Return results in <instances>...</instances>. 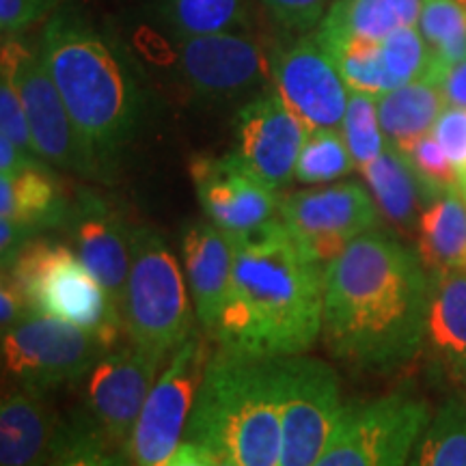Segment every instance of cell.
<instances>
[{
  "label": "cell",
  "mask_w": 466,
  "mask_h": 466,
  "mask_svg": "<svg viewBox=\"0 0 466 466\" xmlns=\"http://www.w3.org/2000/svg\"><path fill=\"white\" fill-rule=\"evenodd\" d=\"M432 279L417 250L371 229L326 266L322 335L335 359L393 370L423 346Z\"/></svg>",
  "instance_id": "1"
},
{
  "label": "cell",
  "mask_w": 466,
  "mask_h": 466,
  "mask_svg": "<svg viewBox=\"0 0 466 466\" xmlns=\"http://www.w3.org/2000/svg\"><path fill=\"white\" fill-rule=\"evenodd\" d=\"M233 244L231 288L212 329L220 350L258 360L307 352L322 333L326 268L296 244L281 218Z\"/></svg>",
  "instance_id": "2"
},
{
  "label": "cell",
  "mask_w": 466,
  "mask_h": 466,
  "mask_svg": "<svg viewBox=\"0 0 466 466\" xmlns=\"http://www.w3.org/2000/svg\"><path fill=\"white\" fill-rule=\"evenodd\" d=\"M76 126L110 165L137 137L145 91L130 58L74 9L55 11L39 46Z\"/></svg>",
  "instance_id": "3"
},
{
  "label": "cell",
  "mask_w": 466,
  "mask_h": 466,
  "mask_svg": "<svg viewBox=\"0 0 466 466\" xmlns=\"http://www.w3.org/2000/svg\"><path fill=\"white\" fill-rule=\"evenodd\" d=\"M186 441L218 442L240 466H281V400L272 360L209 357Z\"/></svg>",
  "instance_id": "4"
},
{
  "label": "cell",
  "mask_w": 466,
  "mask_h": 466,
  "mask_svg": "<svg viewBox=\"0 0 466 466\" xmlns=\"http://www.w3.org/2000/svg\"><path fill=\"white\" fill-rule=\"evenodd\" d=\"M3 272L14 279L35 313L80 326L110 348L126 333L121 309L66 244L31 238Z\"/></svg>",
  "instance_id": "5"
},
{
  "label": "cell",
  "mask_w": 466,
  "mask_h": 466,
  "mask_svg": "<svg viewBox=\"0 0 466 466\" xmlns=\"http://www.w3.org/2000/svg\"><path fill=\"white\" fill-rule=\"evenodd\" d=\"M192 319L186 279L173 250L154 227H134L132 266L124 299L130 341L171 359L192 335Z\"/></svg>",
  "instance_id": "6"
},
{
  "label": "cell",
  "mask_w": 466,
  "mask_h": 466,
  "mask_svg": "<svg viewBox=\"0 0 466 466\" xmlns=\"http://www.w3.org/2000/svg\"><path fill=\"white\" fill-rule=\"evenodd\" d=\"M0 67L20 93L39 158L80 177L102 179L108 165L76 126L42 56L17 37H7L3 39Z\"/></svg>",
  "instance_id": "7"
},
{
  "label": "cell",
  "mask_w": 466,
  "mask_h": 466,
  "mask_svg": "<svg viewBox=\"0 0 466 466\" xmlns=\"http://www.w3.org/2000/svg\"><path fill=\"white\" fill-rule=\"evenodd\" d=\"M270 360L281 400V466H313L346 408L339 378L330 365L302 354Z\"/></svg>",
  "instance_id": "8"
},
{
  "label": "cell",
  "mask_w": 466,
  "mask_h": 466,
  "mask_svg": "<svg viewBox=\"0 0 466 466\" xmlns=\"http://www.w3.org/2000/svg\"><path fill=\"white\" fill-rule=\"evenodd\" d=\"M428 423V404L404 393L348 404L313 466H408Z\"/></svg>",
  "instance_id": "9"
},
{
  "label": "cell",
  "mask_w": 466,
  "mask_h": 466,
  "mask_svg": "<svg viewBox=\"0 0 466 466\" xmlns=\"http://www.w3.org/2000/svg\"><path fill=\"white\" fill-rule=\"evenodd\" d=\"M110 350L102 337L35 311L3 333L5 371L37 393L89 376Z\"/></svg>",
  "instance_id": "10"
},
{
  "label": "cell",
  "mask_w": 466,
  "mask_h": 466,
  "mask_svg": "<svg viewBox=\"0 0 466 466\" xmlns=\"http://www.w3.org/2000/svg\"><path fill=\"white\" fill-rule=\"evenodd\" d=\"M203 339L190 335L168 359L145 401L127 445L132 466H167L182 445L208 365Z\"/></svg>",
  "instance_id": "11"
},
{
  "label": "cell",
  "mask_w": 466,
  "mask_h": 466,
  "mask_svg": "<svg viewBox=\"0 0 466 466\" xmlns=\"http://www.w3.org/2000/svg\"><path fill=\"white\" fill-rule=\"evenodd\" d=\"M279 218L296 244L319 266H329L354 238L378 229L380 208L357 182L281 197Z\"/></svg>",
  "instance_id": "12"
},
{
  "label": "cell",
  "mask_w": 466,
  "mask_h": 466,
  "mask_svg": "<svg viewBox=\"0 0 466 466\" xmlns=\"http://www.w3.org/2000/svg\"><path fill=\"white\" fill-rule=\"evenodd\" d=\"M197 199L212 225L236 240L279 218L281 197L244 165L236 151L190 162Z\"/></svg>",
  "instance_id": "13"
},
{
  "label": "cell",
  "mask_w": 466,
  "mask_h": 466,
  "mask_svg": "<svg viewBox=\"0 0 466 466\" xmlns=\"http://www.w3.org/2000/svg\"><path fill=\"white\" fill-rule=\"evenodd\" d=\"M272 86L311 130L341 127L350 89L330 52L316 37L300 35L270 55Z\"/></svg>",
  "instance_id": "14"
},
{
  "label": "cell",
  "mask_w": 466,
  "mask_h": 466,
  "mask_svg": "<svg viewBox=\"0 0 466 466\" xmlns=\"http://www.w3.org/2000/svg\"><path fill=\"white\" fill-rule=\"evenodd\" d=\"M165 357L138 346L113 348L86 376V410L108 441L127 451L134 425L158 380Z\"/></svg>",
  "instance_id": "15"
},
{
  "label": "cell",
  "mask_w": 466,
  "mask_h": 466,
  "mask_svg": "<svg viewBox=\"0 0 466 466\" xmlns=\"http://www.w3.org/2000/svg\"><path fill=\"white\" fill-rule=\"evenodd\" d=\"M184 80L203 100H231L272 78L270 56L238 31L184 35L175 42Z\"/></svg>",
  "instance_id": "16"
},
{
  "label": "cell",
  "mask_w": 466,
  "mask_h": 466,
  "mask_svg": "<svg viewBox=\"0 0 466 466\" xmlns=\"http://www.w3.org/2000/svg\"><path fill=\"white\" fill-rule=\"evenodd\" d=\"M309 127L272 89L244 104L236 116V154L268 186L281 190L294 177Z\"/></svg>",
  "instance_id": "17"
},
{
  "label": "cell",
  "mask_w": 466,
  "mask_h": 466,
  "mask_svg": "<svg viewBox=\"0 0 466 466\" xmlns=\"http://www.w3.org/2000/svg\"><path fill=\"white\" fill-rule=\"evenodd\" d=\"M72 248L124 313L132 266V229L119 212L93 190L76 192L66 220Z\"/></svg>",
  "instance_id": "18"
},
{
  "label": "cell",
  "mask_w": 466,
  "mask_h": 466,
  "mask_svg": "<svg viewBox=\"0 0 466 466\" xmlns=\"http://www.w3.org/2000/svg\"><path fill=\"white\" fill-rule=\"evenodd\" d=\"M186 281L199 322L212 333L231 288L233 238L209 220L188 223L182 238Z\"/></svg>",
  "instance_id": "19"
},
{
  "label": "cell",
  "mask_w": 466,
  "mask_h": 466,
  "mask_svg": "<svg viewBox=\"0 0 466 466\" xmlns=\"http://www.w3.org/2000/svg\"><path fill=\"white\" fill-rule=\"evenodd\" d=\"M72 199L48 165L0 175V218L14 223L28 238L42 229L66 227Z\"/></svg>",
  "instance_id": "20"
},
{
  "label": "cell",
  "mask_w": 466,
  "mask_h": 466,
  "mask_svg": "<svg viewBox=\"0 0 466 466\" xmlns=\"http://www.w3.org/2000/svg\"><path fill=\"white\" fill-rule=\"evenodd\" d=\"M423 343L447 376L466 391V275L432 272Z\"/></svg>",
  "instance_id": "21"
},
{
  "label": "cell",
  "mask_w": 466,
  "mask_h": 466,
  "mask_svg": "<svg viewBox=\"0 0 466 466\" xmlns=\"http://www.w3.org/2000/svg\"><path fill=\"white\" fill-rule=\"evenodd\" d=\"M44 393L15 389L0 406V466H46L56 434Z\"/></svg>",
  "instance_id": "22"
},
{
  "label": "cell",
  "mask_w": 466,
  "mask_h": 466,
  "mask_svg": "<svg viewBox=\"0 0 466 466\" xmlns=\"http://www.w3.org/2000/svg\"><path fill=\"white\" fill-rule=\"evenodd\" d=\"M359 171L384 217L400 231L417 233L423 208L439 195L421 182L410 160L398 147L387 143L382 154Z\"/></svg>",
  "instance_id": "23"
},
{
  "label": "cell",
  "mask_w": 466,
  "mask_h": 466,
  "mask_svg": "<svg viewBox=\"0 0 466 466\" xmlns=\"http://www.w3.org/2000/svg\"><path fill=\"white\" fill-rule=\"evenodd\" d=\"M417 255L425 270L466 275V199L460 186L442 190L423 208Z\"/></svg>",
  "instance_id": "24"
},
{
  "label": "cell",
  "mask_w": 466,
  "mask_h": 466,
  "mask_svg": "<svg viewBox=\"0 0 466 466\" xmlns=\"http://www.w3.org/2000/svg\"><path fill=\"white\" fill-rule=\"evenodd\" d=\"M423 0H333L319 22L316 39H380L404 26H417Z\"/></svg>",
  "instance_id": "25"
},
{
  "label": "cell",
  "mask_w": 466,
  "mask_h": 466,
  "mask_svg": "<svg viewBox=\"0 0 466 466\" xmlns=\"http://www.w3.org/2000/svg\"><path fill=\"white\" fill-rule=\"evenodd\" d=\"M378 116L387 141L406 151L412 143L432 132L447 100L432 80H415L395 86L376 97Z\"/></svg>",
  "instance_id": "26"
},
{
  "label": "cell",
  "mask_w": 466,
  "mask_h": 466,
  "mask_svg": "<svg viewBox=\"0 0 466 466\" xmlns=\"http://www.w3.org/2000/svg\"><path fill=\"white\" fill-rule=\"evenodd\" d=\"M127 451L108 441L91 417H74L56 428L46 466H127Z\"/></svg>",
  "instance_id": "27"
},
{
  "label": "cell",
  "mask_w": 466,
  "mask_h": 466,
  "mask_svg": "<svg viewBox=\"0 0 466 466\" xmlns=\"http://www.w3.org/2000/svg\"><path fill=\"white\" fill-rule=\"evenodd\" d=\"M408 466H466V401H445L430 417Z\"/></svg>",
  "instance_id": "28"
},
{
  "label": "cell",
  "mask_w": 466,
  "mask_h": 466,
  "mask_svg": "<svg viewBox=\"0 0 466 466\" xmlns=\"http://www.w3.org/2000/svg\"><path fill=\"white\" fill-rule=\"evenodd\" d=\"M330 56L335 58L343 83L350 91L370 93V96H382V93L395 89L393 78L387 72L382 58V48L378 39L367 37H348L319 42Z\"/></svg>",
  "instance_id": "29"
},
{
  "label": "cell",
  "mask_w": 466,
  "mask_h": 466,
  "mask_svg": "<svg viewBox=\"0 0 466 466\" xmlns=\"http://www.w3.org/2000/svg\"><path fill=\"white\" fill-rule=\"evenodd\" d=\"M417 28L434 56L430 80L466 58V5L460 0H423Z\"/></svg>",
  "instance_id": "30"
},
{
  "label": "cell",
  "mask_w": 466,
  "mask_h": 466,
  "mask_svg": "<svg viewBox=\"0 0 466 466\" xmlns=\"http://www.w3.org/2000/svg\"><path fill=\"white\" fill-rule=\"evenodd\" d=\"M244 17V0H165V20L175 37L238 31Z\"/></svg>",
  "instance_id": "31"
},
{
  "label": "cell",
  "mask_w": 466,
  "mask_h": 466,
  "mask_svg": "<svg viewBox=\"0 0 466 466\" xmlns=\"http://www.w3.org/2000/svg\"><path fill=\"white\" fill-rule=\"evenodd\" d=\"M357 167L343 134L337 127H322L309 132L296 162L294 179L302 184H324L352 173Z\"/></svg>",
  "instance_id": "32"
},
{
  "label": "cell",
  "mask_w": 466,
  "mask_h": 466,
  "mask_svg": "<svg viewBox=\"0 0 466 466\" xmlns=\"http://www.w3.org/2000/svg\"><path fill=\"white\" fill-rule=\"evenodd\" d=\"M339 130L359 168L376 160L389 143L382 132L380 116H378L376 96H370V93L350 91L348 108Z\"/></svg>",
  "instance_id": "33"
},
{
  "label": "cell",
  "mask_w": 466,
  "mask_h": 466,
  "mask_svg": "<svg viewBox=\"0 0 466 466\" xmlns=\"http://www.w3.org/2000/svg\"><path fill=\"white\" fill-rule=\"evenodd\" d=\"M382 58L395 86L430 80L434 56L417 26H404L380 39Z\"/></svg>",
  "instance_id": "34"
},
{
  "label": "cell",
  "mask_w": 466,
  "mask_h": 466,
  "mask_svg": "<svg viewBox=\"0 0 466 466\" xmlns=\"http://www.w3.org/2000/svg\"><path fill=\"white\" fill-rule=\"evenodd\" d=\"M408 160H410L412 168H415L421 182L428 186L434 195H441L442 190L453 188L458 186L460 171L458 167L450 160V156L445 154V149L441 147V143L436 141L434 134H425L408 147L401 151Z\"/></svg>",
  "instance_id": "35"
},
{
  "label": "cell",
  "mask_w": 466,
  "mask_h": 466,
  "mask_svg": "<svg viewBox=\"0 0 466 466\" xmlns=\"http://www.w3.org/2000/svg\"><path fill=\"white\" fill-rule=\"evenodd\" d=\"M0 134L14 141V145L28 160L44 162L35 149L31 127H28L26 110L20 93L9 78L0 76ZM48 165V162H46Z\"/></svg>",
  "instance_id": "36"
},
{
  "label": "cell",
  "mask_w": 466,
  "mask_h": 466,
  "mask_svg": "<svg viewBox=\"0 0 466 466\" xmlns=\"http://www.w3.org/2000/svg\"><path fill=\"white\" fill-rule=\"evenodd\" d=\"M261 5L285 31L299 35H307L319 26L330 7L329 0H261Z\"/></svg>",
  "instance_id": "37"
},
{
  "label": "cell",
  "mask_w": 466,
  "mask_h": 466,
  "mask_svg": "<svg viewBox=\"0 0 466 466\" xmlns=\"http://www.w3.org/2000/svg\"><path fill=\"white\" fill-rule=\"evenodd\" d=\"M58 0H0V33L3 39L20 37V33L48 17Z\"/></svg>",
  "instance_id": "38"
},
{
  "label": "cell",
  "mask_w": 466,
  "mask_h": 466,
  "mask_svg": "<svg viewBox=\"0 0 466 466\" xmlns=\"http://www.w3.org/2000/svg\"><path fill=\"white\" fill-rule=\"evenodd\" d=\"M432 134L450 160L460 168L466 167V110L447 106L432 127Z\"/></svg>",
  "instance_id": "39"
},
{
  "label": "cell",
  "mask_w": 466,
  "mask_h": 466,
  "mask_svg": "<svg viewBox=\"0 0 466 466\" xmlns=\"http://www.w3.org/2000/svg\"><path fill=\"white\" fill-rule=\"evenodd\" d=\"M28 313H31V307H28L22 289L17 288L7 272H3V283H0V329H3V333L20 324Z\"/></svg>",
  "instance_id": "40"
},
{
  "label": "cell",
  "mask_w": 466,
  "mask_h": 466,
  "mask_svg": "<svg viewBox=\"0 0 466 466\" xmlns=\"http://www.w3.org/2000/svg\"><path fill=\"white\" fill-rule=\"evenodd\" d=\"M432 83L441 86L447 106H458L466 110V58L456 63V66L441 69L432 78Z\"/></svg>",
  "instance_id": "41"
},
{
  "label": "cell",
  "mask_w": 466,
  "mask_h": 466,
  "mask_svg": "<svg viewBox=\"0 0 466 466\" xmlns=\"http://www.w3.org/2000/svg\"><path fill=\"white\" fill-rule=\"evenodd\" d=\"M167 466H212V462H209V453L206 447L186 441L177 447V451L173 453Z\"/></svg>",
  "instance_id": "42"
},
{
  "label": "cell",
  "mask_w": 466,
  "mask_h": 466,
  "mask_svg": "<svg viewBox=\"0 0 466 466\" xmlns=\"http://www.w3.org/2000/svg\"><path fill=\"white\" fill-rule=\"evenodd\" d=\"M197 445H199V442H197ZM201 447H206L208 450L212 466H240L236 462V458H233L223 445H218V442H208V445H201Z\"/></svg>",
  "instance_id": "43"
},
{
  "label": "cell",
  "mask_w": 466,
  "mask_h": 466,
  "mask_svg": "<svg viewBox=\"0 0 466 466\" xmlns=\"http://www.w3.org/2000/svg\"><path fill=\"white\" fill-rule=\"evenodd\" d=\"M458 186H460V190H462V195H464V199H466V168H460Z\"/></svg>",
  "instance_id": "44"
},
{
  "label": "cell",
  "mask_w": 466,
  "mask_h": 466,
  "mask_svg": "<svg viewBox=\"0 0 466 466\" xmlns=\"http://www.w3.org/2000/svg\"><path fill=\"white\" fill-rule=\"evenodd\" d=\"M460 3H462V5H466V0H460Z\"/></svg>",
  "instance_id": "45"
}]
</instances>
